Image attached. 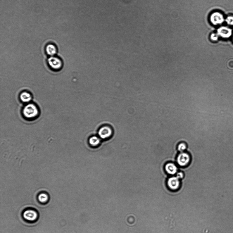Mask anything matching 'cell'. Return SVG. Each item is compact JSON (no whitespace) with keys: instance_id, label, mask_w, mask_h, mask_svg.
Masks as SVG:
<instances>
[{"instance_id":"cell-1","label":"cell","mask_w":233,"mask_h":233,"mask_svg":"<svg viewBox=\"0 0 233 233\" xmlns=\"http://www.w3.org/2000/svg\"><path fill=\"white\" fill-rule=\"evenodd\" d=\"M22 115L26 120H33L38 117L40 111L36 104L32 103L27 104L22 109Z\"/></svg>"},{"instance_id":"cell-2","label":"cell","mask_w":233,"mask_h":233,"mask_svg":"<svg viewBox=\"0 0 233 233\" xmlns=\"http://www.w3.org/2000/svg\"><path fill=\"white\" fill-rule=\"evenodd\" d=\"M47 65L52 70L58 71L63 68V61L60 58L55 56H50L47 60Z\"/></svg>"},{"instance_id":"cell-3","label":"cell","mask_w":233,"mask_h":233,"mask_svg":"<svg viewBox=\"0 0 233 233\" xmlns=\"http://www.w3.org/2000/svg\"><path fill=\"white\" fill-rule=\"evenodd\" d=\"M225 19L223 14L217 11L212 13L210 17L211 23L215 26L222 24L225 22Z\"/></svg>"},{"instance_id":"cell-4","label":"cell","mask_w":233,"mask_h":233,"mask_svg":"<svg viewBox=\"0 0 233 233\" xmlns=\"http://www.w3.org/2000/svg\"><path fill=\"white\" fill-rule=\"evenodd\" d=\"M191 157L189 154L185 152L180 153L177 158V162L178 165L182 167H184L189 165Z\"/></svg>"},{"instance_id":"cell-5","label":"cell","mask_w":233,"mask_h":233,"mask_svg":"<svg viewBox=\"0 0 233 233\" xmlns=\"http://www.w3.org/2000/svg\"><path fill=\"white\" fill-rule=\"evenodd\" d=\"M232 33L231 28L226 26L220 27L217 31L219 36L224 39H229L232 36Z\"/></svg>"},{"instance_id":"cell-6","label":"cell","mask_w":233,"mask_h":233,"mask_svg":"<svg viewBox=\"0 0 233 233\" xmlns=\"http://www.w3.org/2000/svg\"><path fill=\"white\" fill-rule=\"evenodd\" d=\"M112 130L108 126L101 127L98 131L99 137L102 139H106L110 138L112 135Z\"/></svg>"},{"instance_id":"cell-7","label":"cell","mask_w":233,"mask_h":233,"mask_svg":"<svg viewBox=\"0 0 233 233\" xmlns=\"http://www.w3.org/2000/svg\"><path fill=\"white\" fill-rule=\"evenodd\" d=\"M167 184L170 190L176 191L179 188L180 186V180L176 177H171L168 180Z\"/></svg>"},{"instance_id":"cell-8","label":"cell","mask_w":233,"mask_h":233,"mask_svg":"<svg viewBox=\"0 0 233 233\" xmlns=\"http://www.w3.org/2000/svg\"><path fill=\"white\" fill-rule=\"evenodd\" d=\"M38 216L36 211L32 209H28L23 213V217L25 220L30 222H33L37 220Z\"/></svg>"},{"instance_id":"cell-9","label":"cell","mask_w":233,"mask_h":233,"mask_svg":"<svg viewBox=\"0 0 233 233\" xmlns=\"http://www.w3.org/2000/svg\"><path fill=\"white\" fill-rule=\"evenodd\" d=\"M19 98L20 100L22 103L28 104L30 103L33 99L32 95L29 92L27 91H23L20 94Z\"/></svg>"},{"instance_id":"cell-10","label":"cell","mask_w":233,"mask_h":233,"mask_svg":"<svg viewBox=\"0 0 233 233\" xmlns=\"http://www.w3.org/2000/svg\"><path fill=\"white\" fill-rule=\"evenodd\" d=\"M45 51L47 55L50 56H55L58 52L57 47L53 44H47L45 48Z\"/></svg>"},{"instance_id":"cell-11","label":"cell","mask_w":233,"mask_h":233,"mask_svg":"<svg viewBox=\"0 0 233 233\" xmlns=\"http://www.w3.org/2000/svg\"><path fill=\"white\" fill-rule=\"evenodd\" d=\"M165 168L166 172L171 175H174L178 172L177 166L172 163H168L166 164Z\"/></svg>"},{"instance_id":"cell-12","label":"cell","mask_w":233,"mask_h":233,"mask_svg":"<svg viewBox=\"0 0 233 233\" xmlns=\"http://www.w3.org/2000/svg\"><path fill=\"white\" fill-rule=\"evenodd\" d=\"M99 137L93 136L90 138L89 143L91 146L95 147L98 146L100 143L101 139Z\"/></svg>"},{"instance_id":"cell-13","label":"cell","mask_w":233,"mask_h":233,"mask_svg":"<svg viewBox=\"0 0 233 233\" xmlns=\"http://www.w3.org/2000/svg\"><path fill=\"white\" fill-rule=\"evenodd\" d=\"M48 196L46 193H42L38 196L39 201L42 203H45L48 200Z\"/></svg>"},{"instance_id":"cell-14","label":"cell","mask_w":233,"mask_h":233,"mask_svg":"<svg viewBox=\"0 0 233 233\" xmlns=\"http://www.w3.org/2000/svg\"><path fill=\"white\" fill-rule=\"evenodd\" d=\"M186 145L184 143V142H181V143H180L178 145V151H180V153L184 152L186 150Z\"/></svg>"},{"instance_id":"cell-15","label":"cell","mask_w":233,"mask_h":233,"mask_svg":"<svg viewBox=\"0 0 233 233\" xmlns=\"http://www.w3.org/2000/svg\"><path fill=\"white\" fill-rule=\"evenodd\" d=\"M225 21L228 25L233 26V16H227L225 19Z\"/></svg>"},{"instance_id":"cell-16","label":"cell","mask_w":233,"mask_h":233,"mask_svg":"<svg viewBox=\"0 0 233 233\" xmlns=\"http://www.w3.org/2000/svg\"><path fill=\"white\" fill-rule=\"evenodd\" d=\"M219 37L217 33H213L210 35V39L213 41H217Z\"/></svg>"},{"instance_id":"cell-17","label":"cell","mask_w":233,"mask_h":233,"mask_svg":"<svg viewBox=\"0 0 233 233\" xmlns=\"http://www.w3.org/2000/svg\"><path fill=\"white\" fill-rule=\"evenodd\" d=\"M176 177L180 180L182 179L184 177V173L182 172H178L176 174Z\"/></svg>"},{"instance_id":"cell-18","label":"cell","mask_w":233,"mask_h":233,"mask_svg":"<svg viewBox=\"0 0 233 233\" xmlns=\"http://www.w3.org/2000/svg\"><path fill=\"white\" fill-rule=\"evenodd\" d=\"M232 39H233V37H232Z\"/></svg>"}]
</instances>
